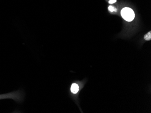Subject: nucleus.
<instances>
[{"instance_id":"f257e3e1","label":"nucleus","mask_w":151,"mask_h":113,"mask_svg":"<svg viewBox=\"0 0 151 113\" xmlns=\"http://www.w3.org/2000/svg\"><path fill=\"white\" fill-rule=\"evenodd\" d=\"M121 15L124 20L130 22L134 19L135 14L133 10L128 7H125L121 10Z\"/></svg>"},{"instance_id":"f03ea898","label":"nucleus","mask_w":151,"mask_h":113,"mask_svg":"<svg viewBox=\"0 0 151 113\" xmlns=\"http://www.w3.org/2000/svg\"><path fill=\"white\" fill-rule=\"evenodd\" d=\"M71 91L73 94L77 93L79 91V86L77 84H73L71 87Z\"/></svg>"},{"instance_id":"7ed1b4c3","label":"nucleus","mask_w":151,"mask_h":113,"mask_svg":"<svg viewBox=\"0 0 151 113\" xmlns=\"http://www.w3.org/2000/svg\"><path fill=\"white\" fill-rule=\"evenodd\" d=\"M151 31H150L149 33H148L147 34L145 35L144 36V39L146 41H150L151 40Z\"/></svg>"},{"instance_id":"20e7f679","label":"nucleus","mask_w":151,"mask_h":113,"mask_svg":"<svg viewBox=\"0 0 151 113\" xmlns=\"http://www.w3.org/2000/svg\"><path fill=\"white\" fill-rule=\"evenodd\" d=\"M108 10L111 12H117V10L116 8H115V7L112 6V5H110L108 7Z\"/></svg>"},{"instance_id":"39448f33","label":"nucleus","mask_w":151,"mask_h":113,"mask_svg":"<svg viewBox=\"0 0 151 113\" xmlns=\"http://www.w3.org/2000/svg\"><path fill=\"white\" fill-rule=\"evenodd\" d=\"M116 2L117 0H110V1H109V3L110 4H113L115 3Z\"/></svg>"}]
</instances>
